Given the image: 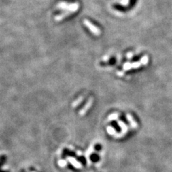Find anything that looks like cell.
Returning <instances> with one entry per match:
<instances>
[{"label": "cell", "instance_id": "obj_8", "mask_svg": "<svg viewBox=\"0 0 172 172\" xmlns=\"http://www.w3.org/2000/svg\"><path fill=\"white\" fill-rule=\"evenodd\" d=\"M118 115L117 114H113L108 117V119L111 120H116V119L118 118Z\"/></svg>", "mask_w": 172, "mask_h": 172}, {"label": "cell", "instance_id": "obj_14", "mask_svg": "<svg viewBox=\"0 0 172 172\" xmlns=\"http://www.w3.org/2000/svg\"><path fill=\"white\" fill-rule=\"evenodd\" d=\"M128 3H129V0H123L120 4H123V5H128Z\"/></svg>", "mask_w": 172, "mask_h": 172}, {"label": "cell", "instance_id": "obj_5", "mask_svg": "<svg viewBox=\"0 0 172 172\" xmlns=\"http://www.w3.org/2000/svg\"><path fill=\"white\" fill-rule=\"evenodd\" d=\"M126 118H127V119L128 120V121L130 122V123H131V125L132 127H133V128H136L138 125H137V123H136V122L134 120V119H133V116H132L131 114H128L127 116H126Z\"/></svg>", "mask_w": 172, "mask_h": 172}, {"label": "cell", "instance_id": "obj_9", "mask_svg": "<svg viewBox=\"0 0 172 172\" xmlns=\"http://www.w3.org/2000/svg\"><path fill=\"white\" fill-rule=\"evenodd\" d=\"M58 164L60 167H65L66 165H67V161H65V160H60V161H58Z\"/></svg>", "mask_w": 172, "mask_h": 172}, {"label": "cell", "instance_id": "obj_12", "mask_svg": "<svg viewBox=\"0 0 172 172\" xmlns=\"http://www.w3.org/2000/svg\"><path fill=\"white\" fill-rule=\"evenodd\" d=\"M83 99V97H80V98H79L78 100V101H76V102H74V104H73V107H76L78 105H79V104H80V103H79L82 102Z\"/></svg>", "mask_w": 172, "mask_h": 172}, {"label": "cell", "instance_id": "obj_6", "mask_svg": "<svg viewBox=\"0 0 172 172\" xmlns=\"http://www.w3.org/2000/svg\"><path fill=\"white\" fill-rule=\"evenodd\" d=\"M118 125L120 126V127L121 128L122 133H123V134H125V133L127 132V130H128L127 126H126V124H125V123L122 121H118Z\"/></svg>", "mask_w": 172, "mask_h": 172}, {"label": "cell", "instance_id": "obj_1", "mask_svg": "<svg viewBox=\"0 0 172 172\" xmlns=\"http://www.w3.org/2000/svg\"><path fill=\"white\" fill-rule=\"evenodd\" d=\"M58 7L61 9H65L67 10V11L71 12H75L79 8V4L78 3H73V4H68L66 2H62L58 4Z\"/></svg>", "mask_w": 172, "mask_h": 172}, {"label": "cell", "instance_id": "obj_11", "mask_svg": "<svg viewBox=\"0 0 172 172\" xmlns=\"http://www.w3.org/2000/svg\"><path fill=\"white\" fill-rule=\"evenodd\" d=\"M148 57H147V56H144L143 57V58L141 59V64L145 65L147 63H148Z\"/></svg>", "mask_w": 172, "mask_h": 172}, {"label": "cell", "instance_id": "obj_4", "mask_svg": "<svg viewBox=\"0 0 172 172\" xmlns=\"http://www.w3.org/2000/svg\"><path fill=\"white\" fill-rule=\"evenodd\" d=\"M92 105V98H90V99L88 101V102L87 103L86 105L83 107V109L80 111V115L83 116V115H84L87 112V111H88V110L90 108L91 105Z\"/></svg>", "mask_w": 172, "mask_h": 172}, {"label": "cell", "instance_id": "obj_3", "mask_svg": "<svg viewBox=\"0 0 172 172\" xmlns=\"http://www.w3.org/2000/svg\"><path fill=\"white\" fill-rule=\"evenodd\" d=\"M67 159L68 160L69 162H70V164L73 166V167H75V168H77V169L82 168V164H80V163H79L77 160L75 159L74 158H73V157H68Z\"/></svg>", "mask_w": 172, "mask_h": 172}, {"label": "cell", "instance_id": "obj_10", "mask_svg": "<svg viewBox=\"0 0 172 172\" xmlns=\"http://www.w3.org/2000/svg\"><path fill=\"white\" fill-rule=\"evenodd\" d=\"M123 68H124V70H130L131 68H132L131 64L130 63H126V64L123 65Z\"/></svg>", "mask_w": 172, "mask_h": 172}, {"label": "cell", "instance_id": "obj_7", "mask_svg": "<svg viewBox=\"0 0 172 172\" xmlns=\"http://www.w3.org/2000/svg\"><path fill=\"white\" fill-rule=\"evenodd\" d=\"M107 131H108V133H109L110 135L116 134V129H115L114 127H112V126H108V127L107 128Z\"/></svg>", "mask_w": 172, "mask_h": 172}, {"label": "cell", "instance_id": "obj_13", "mask_svg": "<svg viewBox=\"0 0 172 172\" xmlns=\"http://www.w3.org/2000/svg\"><path fill=\"white\" fill-rule=\"evenodd\" d=\"M141 63H134L133 64H131L132 68H136V67H139Z\"/></svg>", "mask_w": 172, "mask_h": 172}, {"label": "cell", "instance_id": "obj_2", "mask_svg": "<svg viewBox=\"0 0 172 172\" xmlns=\"http://www.w3.org/2000/svg\"><path fill=\"white\" fill-rule=\"evenodd\" d=\"M83 23H84V24L86 27H88V29H89L90 30V32H92L94 35H96V36H99V35H101V30H100L99 28H98L96 26L94 25V24H92V23H91L89 20H83Z\"/></svg>", "mask_w": 172, "mask_h": 172}]
</instances>
